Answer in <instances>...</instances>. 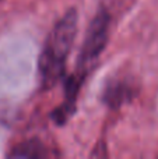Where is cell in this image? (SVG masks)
Here are the masks:
<instances>
[{
    "label": "cell",
    "mask_w": 158,
    "mask_h": 159,
    "mask_svg": "<svg viewBox=\"0 0 158 159\" xmlns=\"http://www.w3.org/2000/svg\"><path fill=\"white\" fill-rule=\"evenodd\" d=\"M10 158H28V159H44L53 157V152L39 138H31L17 144L8 152Z\"/></svg>",
    "instance_id": "4"
},
{
    "label": "cell",
    "mask_w": 158,
    "mask_h": 159,
    "mask_svg": "<svg viewBox=\"0 0 158 159\" xmlns=\"http://www.w3.org/2000/svg\"><path fill=\"white\" fill-rule=\"evenodd\" d=\"M109 28H111V13L105 6H100L87 28L74 73L64 78V98L62 101V105H59L50 113L52 120L58 126H63L74 115L81 88L108 43Z\"/></svg>",
    "instance_id": "1"
},
{
    "label": "cell",
    "mask_w": 158,
    "mask_h": 159,
    "mask_svg": "<svg viewBox=\"0 0 158 159\" xmlns=\"http://www.w3.org/2000/svg\"><path fill=\"white\" fill-rule=\"evenodd\" d=\"M77 34V10L70 8L53 25L39 56L38 73L42 89H52L66 78V61Z\"/></svg>",
    "instance_id": "2"
},
{
    "label": "cell",
    "mask_w": 158,
    "mask_h": 159,
    "mask_svg": "<svg viewBox=\"0 0 158 159\" xmlns=\"http://www.w3.org/2000/svg\"><path fill=\"white\" fill-rule=\"evenodd\" d=\"M136 91L137 89L134 87V82L129 78H114L108 81V84L104 88L102 102L111 109H118L122 105L133 101Z\"/></svg>",
    "instance_id": "3"
}]
</instances>
